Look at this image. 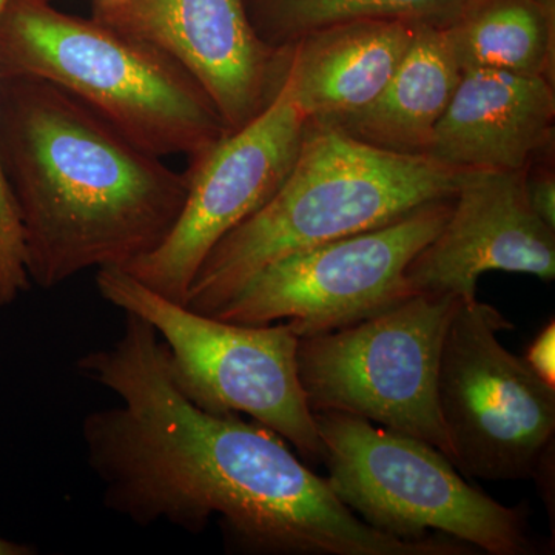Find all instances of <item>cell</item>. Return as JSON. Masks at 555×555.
I'll return each instance as SVG.
<instances>
[{"label":"cell","instance_id":"6da1fadb","mask_svg":"<svg viewBox=\"0 0 555 555\" xmlns=\"http://www.w3.org/2000/svg\"><path fill=\"white\" fill-rule=\"evenodd\" d=\"M0 173L20 218L28 280L42 291L155 250L189 192L185 171L31 78L0 79Z\"/></svg>","mask_w":555,"mask_h":555},{"label":"cell","instance_id":"7a4b0ae2","mask_svg":"<svg viewBox=\"0 0 555 555\" xmlns=\"http://www.w3.org/2000/svg\"><path fill=\"white\" fill-rule=\"evenodd\" d=\"M463 173L429 155L375 147L334 124L308 120L286 181L208 251L184 306L215 315L278 259L454 198Z\"/></svg>","mask_w":555,"mask_h":555},{"label":"cell","instance_id":"3957f363","mask_svg":"<svg viewBox=\"0 0 555 555\" xmlns=\"http://www.w3.org/2000/svg\"><path fill=\"white\" fill-rule=\"evenodd\" d=\"M7 78L60 87L160 158L196 159L229 133L203 87L169 54L50 0H10L0 14Z\"/></svg>","mask_w":555,"mask_h":555},{"label":"cell","instance_id":"277c9868","mask_svg":"<svg viewBox=\"0 0 555 555\" xmlns=\"http://www.w3.org/2000/svg\"><path fill=\"white\" fill-rule=\"evenodd\" d=\"M338 499L372 528L404 540L434 532L491 555L540 554L528 506H506L467 483L418 438L360 416L313 414Z\"/></svg>","mask_w":555,"mask_h":555},{"label":"cell","instance_id":"5b68a950","mask_svg":"<svg viewBox=\"0 0 555 555\" xmlns=\"http://www.w3.org/2000/svg\"><path fill=\"white\" fill-rule=\"evenodd\" d=\"M96 287L109 305L155 327L171 379L196 408L251 416L306 459L323 462V443L298 378L299 337L287 321L246 326L201 315L119 268L98 270Z\"/></svg>","mask_w":555,"mask_h":555},{"label":"cell","instance_id":"8992f818","mask_svg":"<svg viewBox=\"0 0 555 555\" xmlns=\"http://www.w3.org/2000/svg\"><path fill=\"white\" fill-rule=\"evenodd\" d=\"M459 301L415 294L350 326L299 338L298 378L312 414L360 416L425 441L454 465L437 378Z\"/></svg>","mask_w":555,"mask_h":555},{"label":"cell","instance_id":"52a82bcc","mask_svg":"<svg viewBox=\"0 0 555 555\" xmlns=\"http://www.w3.org/2000/svg\"><path fill=\"white\" fill-rule=\"evenodd\" d=\"M513 328L494 306L460 299L441 347L437 397L454 465L480 480L532 478L555 441V386L500 343Z\"/></svg>","mask_w":555,"mask_h":555},{"label":"cell","instance_id":"ba28073f","mask_svg":"<svg viewBox=\"0 0 555 555\" xmlns=\"http://www.w3.org/2000/svg\"><path fill=\"white\" fill-rule=\"evenodd\" d=\"M452 199L278 259L211 317L246 326L287 321L301 338L375 315L414 295L408 266L447 224Z\"/></svg>","mask_w":555,"mask_h":555},{"label":"cell","instance_id":"9c48e42d","mask_svg":"<svg viewBox=\"0 0 555 555\" xmlns=\"http://www.w3.org/2000/svg\"><path fill=\"white\" fill-rule=\"evenodd\" d=\"M306 124L305 113L281 82L259 115L190 160L188 198L177 224L155 250L124 270L163 297L185 305L208 251L268 204L286 181Z\"/></svg>","mask_w":555,"mask_h":555},{"label":"cell","instance_id":"30bf717a","mask_svg":"<svg viewBox=\"0 0 555 555\" xmlns=\"http://www.w3.org/2000/svg\"><path fill=\"white\" fill-rule=\"evenodd\" d=\"M94 20L173 57L206 91L229 131L246 126L280 89V49L259 38L246 0H96Z\"/></svg>","mask_w":555,"mask_h":555},{"label":"cell","instance_id":"8fae6325","mask_svg":"<svg viewBox=\"0 0 555 555\" xmlns=\"http://www.w3.org/2000/svg\"><path fill=\"white\" fill-rule=\"evenodd\" d=\"M526 171L465 170L440 233L406 269L412 294L477 298L491 270L555 278V229L531 207Z\"/></svg>","mask_w":555,"mask_h":555},{"label":"cell","instance_id":"7c38bea8","mask_svg":"<svg viewBox=\"0 0 555 555\" xmlns=\"http://www.w3.org/2000/svg\"><path fill=\"white\" fill-rule=\"evenodd\" d=\"M554 119L550 79L463 68L427 155L456 169H528L535 156L553 149Z\"/></svg>","mask_w":555,"mask_h":555},{"label":"cell","instance_id":"4fadbf2b","mask_svg":"<svg viewBox=\"0 0 555 555\" xmlns=\"http://www.w3.org/2000/svg\"><path fill=\"white\" fill-rule=\"evenodd\" d=\"M401 21H352L317 28L278 47L281 82L308 120H334L382 93L415 35Z\"/></svg>","mask_w":555,"mask_h":555},{"label":"cell","instance_id":"5bb4252c","mask_svg":"<svg viewBox=\"0 0 555 555\" xmlns=\"http://www.w3.org/2000/svg\"><path fill=\"white\" fill-rule=\"evenodd\" d=\"M462 73L444 27L416 25L408 53L382 93L366 107L323 122L375 147L427 155Z\"/></svg>","mask_w":555,"mask_h":555},{"label":"cell","instance_id":"9a60e30c","mask_svg":"<svg viewBox=\"0 0 555 555\" xmlns=\"http://www.w3.org/2000/svg\"><path fill=\"white\" fill-rule=\"evenodd\" d=\"M444 30L463 68L554 82L553 11L540 0H474Z\"/></svg>","mask_w":555,"mask_h":555},{"label":"cell","instance_id":"2e32d148","mask_svg":"<svg viewBox=\"0 0 555 555\" xmlns=\"http://www.w3.org/2000/svg\"><path fill=\"white\" fill-rule=\"evenodd\" d=\"M474 0H247L259 38L278 49L317 28L352 21H401L444 27Z\"/></svg>","mask_w":555,"mask_h":555},{"label":"cell","instance_id":"e0dca14e","mask_svg":"<svg viewBox=\"0 0 555 555\" xmlns=\"http://www.w3.org/2000/svg\"><path fill=\"white\" fill-rule=\"evenodd\" d=\"M9 2L0 0V14ZM30 286L24 264L20 218L0 173V308L13 305Z\"/></svg>","mask_w":555,"mask_h":555},{"label":"cell","instance_id":"ac0fdd59","mask_svg":"<svg viewBox=\"0 0 555 555\" xmlns=\"http://www.w3.org/2000/svg\"><path fill=\"white\" fill-rule=\"evenodd\" d=\"M553 149L546 150L542 155L535 156L540 160L537 167L534 160L529 164L526 171V189L531 207L550 228L555 229V173L553 160L547 163Z\"/></svg>","mask_w":555,"mask_h":555},{"label":"cell","instance_id":"d6986e66","mask_svg":"<svg viewBox=\"0 0 555 555\" xmlns=\"http://www.w3.org/2000/svg\"><path fill=\"white\" fill-rule=\"evenodd\" d=\"M555 327L554 321H551L534 341L529 346L525 360L529 366L534 369L537 375L545 379L550 385L555 386V366H554V345H555Z\"/></svg>","mask_w":555,"mask_h":555},{"label":"cell","instance_id":"ffe728a7","mask_svg":"<svg viewBox=\"0 0 555 555\" xmlns=\"http://www.w3.org/2000/svg\"><path fill=\"white\" fill-rule=\"evenodd\" d=\"M38 553V547L0 537V555H35Z\"/></svg>","mask_w":555,"mask_h":555},{"label":"cell","instance_id":"44dd1931","mask_svg":"<svg viewBox=\"0 0 555 555\" xmlns=\"http://www.w3.org/2000/svg\"><path fill=\"white\" fill-rule=\"evenodd\" d=\"M102 2H116V0H102Z\"/></svg>","mask_w":555,"mask_h":555}]
</instances>
